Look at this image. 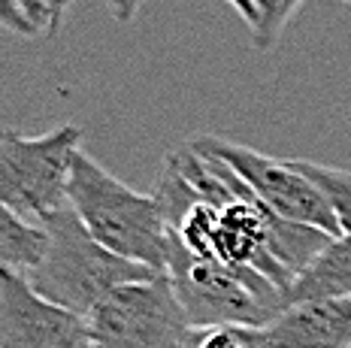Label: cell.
Here are the masks:
<instances>
[{"instance_id":"6da1fadb","label":"cell","mask_w":351,"mask_h":348,"mask_svg":"<svg viewBox=\"0 0 351 348\" xmlns=\"http://www.w3.org/2000/svg\"><path fill=\"white\" fill-rule=\"evenodd\" d=\"M70 206L88 234L134 264L167 273L170 264L173 224L155 194H140L106 166H100L88 151H79L70 176Z\"/></svg>"},{"instance_id":"7a4b0ae2","label":"cell","mask_w":351,"mask_h":348,"mask_svg":"<svg viewBox=\"0 0 351 348\" xmlns=\"http://www.w3.org/2000/svg\"><path fill=\"white\" fill-rule=\"evenodd\" d=\"M49 230V255L27 275L40 297L88 318L115 288L158 275L152 266L119 258L100 245L79 221L73 206H64L40 221Z\"/></svg>"},{"instance_id":"3957f363","label":"cell","mask_w":351,"mask_h":348,"mask_svg":"<svg viewBox=\"0 0 351 348\" xmlns=\"http://www.w3.org/2000/svg\"><path fill=\"white\" fill-rule=\"evenodd\" d=\"M167 275L194 327H209V324L263 327L285 309L282 291L273 282H267L261 273H243L221 260L191 255L176 230Z\"/></svg>"},{"instance_id":"277c9868","label":"cell","mask_w":351,"mask_h":348,"mask_svg":"<svg viewBox=\"0 0 351 348\" xmlns=\"http://www.w3.org/2000/svg\"><path fill=\"white\" fill-rule=\"evenodd\" d=\"M82 127L61 125L49 134L27 136L6 130L0 140V206L40 224L70 206V176Z\"/></svg>"},{"instance_id":"5b68a950","label":"cell","mask_w":351,"mask_h":348,"mask_svg":"<svg viewBox=\"0 0 351 348\" xmlns=\"http://www.w3.org/2000/svg\"><path fill=\"white\" fill-rule=\"evenodd\" d=\"M88 327L104 348H185L194 324L167 273L130 282L88 315Z\"/></svg>"},{"instance_id":"8992f818","label":"cell","mask_w":351,"mask_h":348,"mask_svg":"<svg viewBox=\"0 0 351 348\" xmlns=\"http://www.w3.org/2000/svg\"><path fill=\"white\" fill-rule=\"evenodd\" d=\"M191 146L228 161L239 173V179L258 194V200L267 203L276 215L297 224L318 227L330 236H342L339 219H336L327 194L309 176H303L291 161H279V158H269L252 146H243V142H233L228 136H212V134L194 136Z\"/></svg>"},{"instance_id":"52a82bcc","label":"cell","mask_w":351,"mask_h":348,"mask_svg":"<svg viewBox=\"0 0 351 348\" xmlns=\"http://www.w3.org/2000/svg\"><path fill=\"white\" fill-rule=\"evenodd\" d=\"M88 318L40 297L25 275L0 273V348H91Z\"/></svg>"},{"instance_id":"ba28073f","label":"cell","mask_w":351,"mask_h":348,"mask_svg":"<svg viewBox=\"0 0 351 348\" xmlns=\"http://www.w3.org/2000/svg\"><path fill=\"white\" fill-rule=\"evenodd\" d=\"M263 330L269 348H351V297L285 306Z\"/></svg>"},{"instance_id":"9c48e42d","label":"cell","mask_w":351,"mask_h":348,"mask_svg":"<svg viewBox=\"0 0 351 348\" xmlns=\"http://www.w3.org/2000/svg\"><path fill=\"white\" fill-rule=\"evenodd\" d=\"M351 297V236H333L285 288V306Z\"/></svg>"},{"instance_id":"30bf717a","label":"cell","mask_w":351,"mask_h":348,"mask_svg":"<svg viewBox=\"0 0 351 348\" xmlns=\"http://www.w3.org/2000/svg\"><path fill=\"white\" fill-rule=\"evenodd\" d=\"M49 255V230L43 224H31L0 206V266L16 275H31Z\"/></svg>"},{"instance_id":"8fae6325","label":"cell","mask_w":351,"mask_h":348,"mask_svg":"<svg viewBox=\"0 0 351 348\" xmlns=\"http://www.w3.org/2000/svg\"><path fill=\"white\" fill-rule=\"evenodd\" d=\"M291 164H294L303 176H309L312 182L327 194L336 219H339L342 234L351 236V170L321 164V161H309V158H294Z\"/></svg>"},{"instance_id":"7c38bea8","label":"cell","mask_w":351,"mask_h":348,"mask_svg":"<svg viewBox=\"0 0 351 348\" xmlns=\"http://www.w3.org/2000/svg\"><path fill=\"white\" fill-rule=\"evenodd\" d=\"M185 348H269V339L263 327L209 324V327H194Z\"/></svg>"},{"instance_id":"4fadbf2b","label":"cell","mask_w":351,"mask_h":348,"mask_svg":"<svg viewBox=\"0 0 351 348\" xmlns=\"http://www.w3.org/2000/svg\"><path fill=\"white\" fill-rule=\"evenodd\" d=\"M306 0H254L258 10V21L252 27V42L258 52H269L276 49V42L282 40L288 21L297 16V10Z\"/></svg>"},{"instance_id":"5bb4252c","label":"cell","mask_w":351,"mask_h":348,"mask_svg":"<svg viewBox=\"0 0 351 348\" xmlns=\"http://www.w3.org/2000/svg\"><path fill=\"white\" fill-rule=\"evenodd\" d=\"M0 21H3L6 31L21 34V37H34V34H40V27H36L34 21L27 18V12H25V6H21V0H3V12H0Z\"/></svg>"},{"instance_id":"9a60e30c","label":"cell","mask_w":351,"mask_h":348,"mask_svg":"<svg viewBox=\"0 0 351 348\" xmlns=\"http://www.w3.org/2000/svg\"><path fill=\"white\" fill-rule=\"evenodd\" d=\"M140 6L143 0H109V12H112V18L119 25H130L136 18V12H140Z\"/></svg>"},{"instance_id":"2e32d148","label":"cell","mask_w":351,"mask_h":348,"mask_svg":"<svg viewBox=\"0 0 351 348\" xmlns=\"http://www.w3.org/2000/svg\"><path fill=\"white\" fill-rule=\"evenodd\" d=\"M21 6L40 31H49V0H21Z\"/></svg>"},{"instance_id":"e0dca14e","label":"cell","mask_w":351,"mask_h":348,"mask_svg":"<svg viewBox=\"0 0 351 348\" xmlns=\"http://www.w3.org/2000/svg\"><path fill=\"white\" fill-rule=\"evenodd\" d=\"M73 0H49V37L58 34V27H61V18L64 12H67V6Z\"/></svg>"},{"instance_id":"ac0fdd59","label":"cell","mask_w":351,"mask_h":348,"mask_svg":"<svg viewBox=\"0 0 351 348\" xmlns=\"http://www.w3.org/2000/svg\"><path fill=\"white\" fill-rule=\"evenodd\" d=\"M233 10L243 16V21L248 27H254V21H258V10H254V0H228Z\"/></svg>"},{"instance_id":"d6986e66","label":"cell","mask_w":351,"mask_h":348,"mask_svg":"<svg viewBox=\"0 0 351 348\" xmlns=\"http://www.w3.org/2000/svg\"><path fill=\"white\" fill-rule=\"evenodd\" d=\"M91 348H104V345H97V343H94V345H91Z\"/></svg>"},{"instance_id":"ffe728a7","label":"cell","mask_w":351,"mask_h":348,"mask_svg":"<svg viewBox=\"0 0 351 348\" xmlns=\"http://www.w3.org/2000/svg\"><path fill=\"white\" fill-rule=\"evenodd\" d=\"M342 3H351V0H342Z\"/></svg>"}]
</instances>
